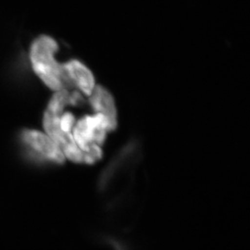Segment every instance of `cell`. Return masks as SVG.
<instances>
[{"label": "cell", "mask_w": 250, "mask_h": 250, "mask_svg": "<svg viewBox=\"0 0 250 250\" xmlns=\"http://www.w3.org/2000/svg\"><path fill=\"white\" fill-rule=\"evenodd\" d=\"M131 163L130 153L126 152L111 164L100 181L99 193L103 204L109 214L119 219L133 208L137 196Z\"/></svg>", "instance_id": "obj_1"}, {"label": "cell", "mask_w": 250, "mask_h": 250, "mask_svg": "<svg viewBox=\"0 0 250 250\" xmlns=\"http://www.w3.org/2000/svg\"><path fill=\"white\" fill-rule=\"evenodd\" d=\"M80 99L79 94L73 93L70 95L66 89L55 94L45 110L44 127L47 135L60 146L65 157L73 162L91 163L88 155L77 146L72 134H65L60 128V118L63 107L69 104L76 105Z\"/></svg>", "instance_id": "obj_2"}, {"label": "cell", "mask_w": 250, "mask_h": 250, "mask_svg": "<svg viewBox=\"0 0 250 250\" xmlns=\"http://www.w3.org/2000/svg\"><path fill=\"white\" fill-rule=\"evenodd\" d=\"M59 46L50 36H41L36 38L31 46L30 58L34 71L45 84L54 91H62L71 80L64 70L62 64L55 59Z\"/></svg>", "instance_id": "obj_3"}, {"label": "cell", "mask_w": 250, "mask_h": 250, "mask_svg": "<svg viewBox=\"0 0 250 250\" xmlns=\"http://www.w3.org/2000/svg\"><path fill=\"white\" fill-rule=\"evenodd\" d=\"M107 131H110L108 122L101 113L83 117L74 127L73 139L81 150L88 155L91 163L102 157L100 146L104 143Z\"/></svg>", "instance_id": "obj_4"}, {"label": "cell", "mask_w": 250, "mask_h": 250, "mask_svg": "<svg viewBox=\"0 0 250 250\" xmlns=\"http://www.w3.org/2000/svg\"><path fill=\"white\" fill-rule=\"evenodd\" d=\"M21 140L37 155L48 161L62 163L65 156L62 149L46 134L35 130H24L21 133Z\"/></svg>", "instance_id": "obj_5"}, {"label": "cell", "mask_w": 250, "mask_h": 250, "mask_svg": "<svg viewBox=\"0 0 250 250\" xmlns=\"http://www.w3.org/2000/svg\"><path fill=\"white\" fill-rule=\"evenodd\" d=\"M89 101L92 107L107 118L109 130H114L117 126V111L111 94L99 85L93 89Z\"/></svg>", "instance_id": "obj_6"}, {"label": "cell", "mask_w": 250, "mask_h": 250, "mask_svg": "<svg viewBox=\"0 0 250 250\" xmlns=\"http://www.w3.org/2000/svg\"><path fill=\"white\" fill-rule=\"evenodd\" d=\"M63 67L70 80L74 82L83 93L90 96L95 88V79L92 72L76 60L63 64Z\"/></svg>", "instance_id": "obj_7"}, {"label": "cell", "mask_w": 250, "mask_h": 250, "mask_svg": "<svg viewBox=\"0 0 250 250\" xmlns=\"http://www.w3.org/2000/svg\"><path fill=\"white\" fill-rule=\"evenodd\" d=\"M75 118L71 112H66L60 118V128L65 134H71L72 126L74 125Z\"/></svg>", "instance_id": "obj_8"}]
</instances>
